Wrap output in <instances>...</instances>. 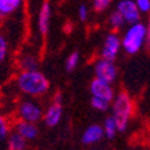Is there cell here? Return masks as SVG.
Wrapping results in <instances>:
<instances>
[{"label":"cell","mask_w":150,"mask_h":150,"mask_svg":"<svg viewBox=\"0 0 150 150\" xmlns=\"http://www.w3.org/2000/svg\"><path fill=\"white\" fill-rule=\"evenodd\" d=\"M101 127H103V133H104V138H107V139H114L116 137V134L119 133L118 130V125H116L115 119L112 118L111 115L105 116V119L103 120V123H101Z\"/></svg>","instance_id":"2e32d148"},{"label":"cell","mask_w":150,"mask_h":150,"mask_svg":"<svg viewBox=\"0 0 150 150\" xmlns=\"http://www.w3.org/2000/svg\"><path fill=\"white\" fill-rule=\"evenodd\" d=\"M77 18L80 19V22H87L88 18H89V10H88L87 4L81 3L77 8Z\"/></svg>","instance_id":"603a6c76"},{"label":"cell","mask_w":150,"mask_h":150,"mask_svg":"<svg viewBox=\"0 0 150 150\" xmlns=\"http://www.w3.org/2000/svg\"><path fill=\"white\" fill-rule=\"evenodd\" d=\"M11 131H12L11 122L8 120L7 116H4L0 112V147L1 146L6 147V142H7V138L11 134Z\"/></svg>","instance_id":"e0dca14e"},{"label":"cell","mask_w":150,"mask_h":150,"mask_svg":"<svg viewBox=\"0 0 150 150\" xmlns=\"http://www.w3.org/2000/svg\"><path fill=\"white\" fill-rule=\"evenodd\" d=\"M89 92H91V96L93 98H99L103 99V100H107L111 103L115 98V89L112 87L111 84L104 83L101 80H98V79H93L89 84Z\"/></svg>","instance_id":"30bf717a"},{"label":"cell","mask_w":150,"mask_h":150,"mask_svg":"<svg viewBox=\"0 0 150 150\" xmlns=\"http://www.w3.org/2000/svg\"><path fill=\"white\" fill-rule=\"evenodd\" d=\"M25 0H0V15L1 18L12 16L22 8Z\"/></svg>","instance_id":"5bb4252c"},{"label":"cell","mask_w":150,"mask_h":150,"mask_svg":"<svg viewBox=\"0 0 150 150\" xmlns=\"http://www.w3.org/2000/svg\"><path fill=\"white\" fill-rule=\"evenodd\" d=\"M118 73L119 70L115 61H108V59L99 57L93 62V79H98V80H101L112 85L118 79Z\"/></svg>","instance_id":"5b68a950"},{"label":"cell","mask_w":150,"mask_h":150,"mask_svg":"<svg viewBox=\"0 0 150 150\" xmlns=\"http://www.w3.org/2000/svg\"><path fill=\"white\" fill-rule=\"evenodd\" d=\"M15 85L21 93L31 99H39L50 91L49 79L39 69L19 72L15 79Z\"/></svg>","instance_id":"6da1fadb"},{"label":"cell","mask_w":150,"mask_h":150,"mask_svg":"<svg viewBox=\"0 0 150 150\" xmlns=\"http://www.w3.org/2000/svg\"><path fill=\"white\" fill-rule=\"evenodd\" d=\"M50 21H52V6H50L49 0H43L41 4V7H39L38 21H37L38 33L43 39H46L47 35H49Z\"/></svg>","instance_id":"9c48e42d"},{"label":"cell","mask_w":150,"mask_h":150,"mask_svg":"<svg viewBox=\"0 0 150 150\" xmlns=\"http://www.w3.org/2000/svg\"><path fill=\"white\" fill-rule=\"evenodd\" d=\"M64 116V103H62V95L56 93L53 96V100L50 101V104L46 107V110L43 111V123L47 127H56L61 123Z\"/></svg>","instance_id":"8992f818"},{"label":"cell","mask_w":150,"mask_h":150,"mask_svg":"<svg viewBox=\"0 0 150 150\" xmlns=\"http://www.w3.org/2000/svg\"><path fill=\"white\" fill-rule=\"evenodd\" d=\"M39 59L37 57V54L33 52H25L21 53L19 57L16 59V67L19 68V70H35L38 69Z\"/></svg>","instance_id":"4fadbf2b"},{"label":"cell","mask_w":150,"mask_h":150,"mask_svg":"<svg viewBox=\"0 0 150 150\" xmlns=\"http://www.w3.org/2000/svg\"><path fill=\"white\" fill-rule=\"evenodd\" d=\"M122 50L129 56H135L146 46V26L142 22L129 25L120 37Z\"/></svg>","instance_id":"3957f363"},{"label":"cell","mask_w":150,"mask_h":150,"mask_svg":"<svg viewBox=\"0 0 150 150\" xmlns=\"http://www.w3.org/2000/svg\"><path fill=\"white\" fill-rule=\"evenodd\" d=\"M134 3L141 14H149L150 12V0H134Z\"/></svg>","instance_id":"cb8c5ba5"},{"label":"cell","mask_w":150,"mask_h":150,"mask_svg":"<svg viewBox=\"0 0 150 150\" xmlns=\"http://www.w3.org/2000/svg\"><path fill=\"white\" fill-rule=\"evenodd\" d=\"M91 107L95 110V111L107 112V111H110V108H111V103L107 100H103V99L91 96Z\"/></svg>","instance_id":"44dd1931"},{"label":"cell","mask_w":150,"mask_h":150,"mask_svg":"<svg viewBox=\"0 0 150 150\" xmlns=\"http://www.w3.org/2000/svg\"><path fill=\"white\" fill-rule=\"evenodd\" d=\"M0 21H1V15H0Z\"/></svg>","instance_id":"484cf974"},{"label":"cell","mask_w":150,"mask_h":150,"mask_svg":"<svg viewBox=\"0 0 150 150\" xmlns=\"http://www.w3.org/2000/svg\"><path fill=\"white\" fill-rule=\"evenodd\" d=\"M79 64H80V53L77 50H73L65 59V70L68 73H72L73 70L77 69Z\"/></svg>","instance_id":"d6986e66"},{"label":"cell","mask_w":150,"mask_h":150,"mask_svg":"<svg viewBox=\"0 0 150 150\" xmlns=\"http://www.w3.org/2000/svg\"><path fill=\"white\" fill-rule=\"evenodd\" d=\"M122 49L120 43V35L115 31H110L103 39L100 47V58L108 59V61H115L118 58L119 53Z\"/></svg>","instance_id":"52a82bcc"},{"label":"cell","mask_w":150,"mask_h":150,"mask_svg":"<svg viewBox=\"0 0 150 150\" xmlns=\"http://www.w3.org/2000/svg\"><path fill=\"white\" fill-rule=\"evenodd\" d=\"M114 0H92V10L98 14H101L110 8Z\"/></svg>","instance_id":"7402d4cb"},{"label":"cell","mask_w":150,"mask_h":150,"mask_svg":"<svg viewBox=\"0 0 150 150\" xmlns=\"http://www.w3.org/2000/svg\"><path fill=\"white\" fill-rule=\"evenodd\" d=\"M27 143V141H25L21 135H18L15 131H11L6 142V150H26Z\"/></svg>","instance_id":"9a60e30c"},{"label":"cell","mask_w":150,"mask_h":150,"mask_svg":"<svg viewBox=\"0 0 150 150\" xmlns=\"http://www.w3.org/2000/svg\"><path fill=\"white\" fill-rule=\"evenodd\" d=\"M18 135H21L22 138L27 142L37 139V137L39 135V129L35 123L30 122H23V120H16L14 125V130Z\"/></svg>","instance_id":"7c38bea8"},{"label":"cell","mask_w":150,"mask_h":150,"mask_svg":"<svg viewBox=\"0 0 150 150\" xmlns=\"http://www.w3.org/2000/svg\"><path fill=\"white\" fill-rule=\"evenodd\" d=\"M104 139V133H103V127L99 123L89 125L87 129L81 134V142L85 146H93L98 145L99 142Z\"/></svg>","instance_id":"8fae6325"},{"label":"cell","mask_w":150,"mask_h":150,"mask_svg":"<svg viewBox=\"0 0 150 150\" xmlns=\"http://www.w3.org/2000/svg\"><path fill=\"white\" fill-rule=\"evenodd\" d=\"M116 11H118L120 16L123 18L126 25H133V23H138L141 22V14L138 8H137L134 0H120L116 4Z\"/></svg>","instance_id":"ba28073f"},{"label":"cell","mask_w":150,"mask_h":150,"mask_svg":"<svg viewBox=\"0 0 150 150\" xmlns=\"http://www.w3.org/2000/svg\"><path fill=\"white\" fill-rule=\"evenodd\" d=\"M8 56H10V42L3 33H0V65L7 61Z\"/></svg>","instance_id":"ffe728a7"},{"label":"cell","mask_w":150,"mask_h":150,"mask_svg":"<svg viewBox=\"0 0 150 150\" xmlns=\"http://www.w3.org/2000/svg\"><path fill=\"white\" fill-rule=\"evenodd\" d=\"M43 107L39 101L35 99L27 98L23 99L18 103L16 107V116L18 120H23V122H30V123H37L41 122L43 118Z\"/></svg>","instance_id":"277c9868"},{"label":"cell","mask_w":150,"mask_h":150,"mask_svg":"<svg viewBox=\"0 0 150 150\" xmlns=\"http://www.w3.org/2000/svg\"><path fill=\"white\" fill-rule=\"evenodd\" d=\"M108 25L112 31L118 33L119 30H122L126 23H125V21H123V18L120 16V14H119L116 10H114L112 12H110V15H108Z\"/></svg>","instance_id":"ac0fdd59"},{"label":"cell","mask_w":150,"mask_h":150,"mask_svg":"<svg viewBox=\"0 0 150 150\" xmlns=\"http://www.w3.org/2000/svg\"><path fill=\"white\" fill-rule=\"evenodd\" d=\"M149 16H147V22L145 23V26H146V46L147 47H150V12Z\"/></svg>","instance_id":"d4e9b609"},{"label":"cell","mask_w":150,"mask_h":150,"mask_svg":"<svg viewBox=\"0 0 150 150\" xmlns=\"http://www.w3.org/2000/svg\"><path fill=\"white\" fill-rule=\"evenodd\" d=\"M134 100L129 92L120 91L115 93V98L111 101V116L115 119L119 133H125L129 129L130 120L134 115Z\"/></svg>","instance_id":"7a4b0ae2"}]
</instances>
